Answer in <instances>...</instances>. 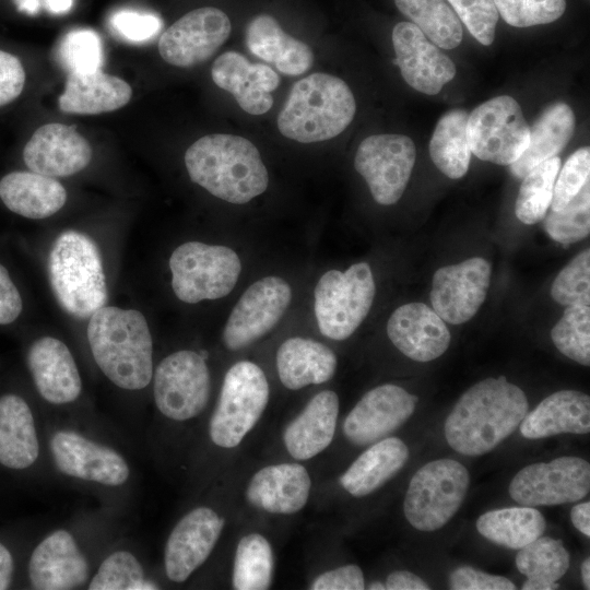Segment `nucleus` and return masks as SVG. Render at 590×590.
Listing matches in <instances>:
<instances>
[{"label":"nucleus","instance_id":"obj_1","mask_svg":"<svg viewBox=\"0 0 590 590\" xmlns=\"http://www.w3.org/2000/svg\"><path fill=\"white\" fill-rule=\"evenodd\" d=\"M524 392L505 376L469 388L445 421L448 445L464 456H481L511 435L528 413Z\"/></svg>","mask_w":590,"mask_h":590},{"label":"nucleus","instance_id":"obj_2","mask_svg":"<svg viewBox=\"0 0 590 590\" xmlns=\"http://www.w3.org/2000/svg\"><path fill=\"white\" fill-rule=\"evenodd\" d=\"M190 179L212 196L245 204L262 194L269 175L256 145L235 134L201 137L185 153Z\"/></svg>","mask_w":590,"mask_h":590},{"label":"nucleus","instance_id":"obj_3","mask_svg":"<svg viewBox=\"0 0 590 590\" xmlns=\"http://www.w3.org/2000/svg\"><path fill=\"white\" fill-rule=\"evenodd\" d=\"M86 333L95 363L114 385L140 390L150 384L153 343L139 310L103 306L90 317Z\"/></svg>","mask_w":590,"mask_h":590},{"label":"nucleus","instance_id":"obj_4","mask_svg":"<svg viewBox=\"0 0 590 590\" xmlns=\"http://www.w3.org/2000/svg\"><path fill=\"white\" fill-rule=\"evenodd\" d=\"M356 113L355 97L340 78L322 72L294 83L278 116L282 135L315 143L341 134Z\"/></svg>","mask_w":590,"mask_h":590},{"label":"nucleus","instance_id":"obj_5","mask_svg":"<svg viewBox=\"0 0 590 590\" xmlns=\"http://www.w3.org/2000/svg\"><path fill=\"white\" fill-rule=\"evenodd\" d=\"M48 273L62 309L79 319L91 317L107 302V284L99 250L86 234L66 231L55 240Z\"/></svg>","mask_w":590,"mask_h":590},{"label":"nucleus","instance_id":"obj_6","mask_svg":"<svg viewBox=\"0 0 590 590\" xmlns=\"http://www.w3.org/2000/svg\"><path fill=\"white\" fill-rule=\"evenodd\" d=\"M375 293L374 275L366 262L354 263L343 272L327 271L314 291L321 334L337 341L351 337L368 315Z\"/></svg>","mask_w":590,"mask_h":590},{"label":"nucleus","instance_id":"obj_7","mask_svg":"<svg viewBox=\"0 0 590 590\" xmlns=\"http://www.w3.org/2000/svg\"><path fill=\"white\" fill-rule=\"evenodd\" d=\"M169 269L175 295L196 304L228 295L238 281L241 262L229 247L187 241L170 255Z\"/></svg>","mask_w":590,"mask_h":590},{"label":"nucleus","instance_id":"obj_8","mask_svg":"<svg viewBox=\"0 0 590 590\" xmlns=\"http://www.w3.org/2000/svg\"><path fill=\"white\" fill-rule=\"evenodd\" d=\"M269 384L263 370L252 362L241 361L226 373L219 402L211 416L212 441L234 448L253 428L269 401Z\"/></svg>","mask_w":590,"mask_h":590},{"label":"nucleus","instance_id":"obj_9","mask_svg":"<svg viewBox=\"0 0 590 590\" xmlns=\"http://www.w3.org/2000/svg\"><path fill=\"white\" fill-rule=\"evenodd\" d=\"M469 484L467 468L456 460L424 464L409 483L403 504L406 520L420 531L440 529L461 507Z\"/></svg>","mask_w":590,"mask_h":590},{"label":"nucleus","instance_id":"obj_10","mask_svg":"<svg viewBox=\"0 0 590 590\" xmlns=\"http://www.w3.org/2000/svg\"><path fill=\"white\" fill-rule=\"evenodd\" d=\"M471 153L497 165H510L527 149L530 126L518 102L508 95L491 98L468 116Z\"/></svg>","mask_w":590,"mask_h":590},{"label":"nucleus","instance_id":"obj_11","mask_svg":"<svg viewBox=\"0 0 590 590\" xmlns=\"http://www.w3.org/2000/svg\"><path fill=\"white\" fill-rule=\"evenodd\" d=\"M210 389L205 358L190 350L166 356L154 373L155 404L169 420L181 422L198 416L209 401Z\"/></svg>","mask_w":590,"mask_h":590},{"label":"nucleus","instance_id":"obj_12","mask_svg":"<svg viewBox=\"0 0 590 590\" xmlns=\"http://www.w3.org/2000/svg\"><path fill=\"white\" fill-rule=\"evenodd\" d=\"M415 158V144L408 135L373 134L359 143L354 167L367 182L374 200L391 205L402 197Z\"/></svg>","mask_w":590,"mask_h":590},{"label":"nucleus","instance_id":"obj_13","mask_svg":"<svg viewBox=\"0 0 590 590\" xmlns=\"http://www.w3.org/2000/svg\"><path fill=\"white\" fill-rule=\"evenodd\" d=\"M590 491V464L564 456L521 469L509 484L511 498L527 507L554 506L585 498Z\"/></svg>","mask_w":590,"mask_h":590},{"label":"nucleus","instance_id":"obj_14","mask_svg":"<svg viewBox=\"0 0 590 590\" xmlns=\"http://www.w3.org/2000/svg\"><path fill=\"white\" fill-rule=\"evenodd\" d=\"M292 299L290 284L280 276H266L251 284L234 306L223 330L231 351L244 349L272 330Z\"/></svg>","mask_w":590,"mask_h":590},{"label":"nucleus","instance_id":"obj_15","mask_svg":"<svg viewBox=\"0 0 590 590\" xmlns=\"http://www.w3.org/2000/svg\"><path fill=\"white\" fill-rule=\"evenodd\" d=\"M232 23L214 7L194 9L164 31L158 52L167 63L189 68L210 59L227 40Z\"/></svg>","mask_w":590,"mask_h":590},{"label":"nucleus","instance_id":"obj_16","mask_svg":"<svg viewBox=\"0 0 590 590\" xmlns=\"http://www.w3.org/2000/svg\"><path fill=\"white\" fill-rule=\"evenodd\" d=\"M491 273L489 262L480 257L439 268L430 291L434 311L451 324L469 321L486 298Z\"/></svg>","mask_w":590,"mask_h":590},{"label":"nucleus","instance_id":"obj_17","mask_svg":"<svg viewBox=\"0 0 590 590\" xmlns=\"http://www.w3.org/2000/svg\"><path fill=\"white\" fill-rule=\"evenodd\" d=\"M49 448L55 465L64 475L106 486H120L129 479L130 469L119 452L78 432L57 430Z\"/></svg>","mask_w":590,"mask_h":590},{"label":"nucleus","instance_id":"obj_18","mask_svg":"<svg viewBox=\"0 0 590 590\" xmlns=\"http://www.w3.org/2000/svg\"><path fill=\"white\" fill-rule=\"evenodd\" d=\"M417 401L416 396L399 386H378L365 393L347 414L344 436L356 446L384 439L409 420Z\"/></svg>","mask_w":590,"mask_h":590},{"label":"nucleus","instance_id":"obj_19","mask_svg":"<svg viewBox=\"0 0 590 590\" xmlns=\"http://www.w3.org/2000/svg\"><path fill=\"white\" fill-rule=\"evenodd\" d=\"M391 38L401 75L417 92L435 95L455 78L453 61L413 23L396 24Z\"/></svg>","mask_w":590,"mask_h":590},{"label":"nucleus","instance_id":"obj_20","mask_svg":"<svg viewBox=\"0 0 590 590\" xmlns=\"http://www.w3.org/2000/svg\"><path fill=\"white\" fill-rule=\"evenodd\" d=\"M224 522L223 518L208 507L194 508L177 522L164 552L165 571L169 580L184 582L206 560Z\"/></svg>","mask_w":590,"mask_h":590},{"label":"nucleus","instance_id":"obj_21","mask_svg":"<svg viewBox=\"0 0 590 590\" xmlns=\"http://www.w3.org/2000/svg\"><path fill=\"white\" fill-rule=\"evenodd\" d=\"M23 160L31 172L68 177L90 164L92 149L73 126L54 122L36 129L23 149Z\"/></svg>","mask_w":590,"mask_h":590},{"label":"nucleus","instance_id":"obj_22","mask_svg":"<svg viewBox=\"0 0 590 590\" xmlns=\"http://www.w3.org/2000/svg\"><path fill=\"white\" fill-rule=\"evenodd\" d=\"M211 76L216 86L234 96L244 111L255 116L272 108L271 93L280 84V78L271 67L251 63L234 50L225 51L214 60Z\"/></svg>","mask_w":590,"mask_h":590},{"label":"nucleus","instance_id":"obj_23","mask_svg":"<svg viewBox=\"0 0 590 590\" xmlns=\"http://www.w3.org/2000/svg\"><path fill=\"white\" fill-rule=\"evenodd\" d=\"M30 581L39 590H70L83 586L90 576L86 557L67 530H56L33 551Z\"/></svg>","mask_w":590,"mask_h":590},{"label":"nucleus","instance_id":"obj_24","mask_svg":"<svg viewBox=\"0 0 590 590\" xmlns=\"http://www.w3.org/2000/svg\"><path fill=\"white\" fill-rule=\"evenodd\" d=\"M387 334L401 353L416 362L439 357L451 339L445 321L423 303L398 307L388 320Z\"/></svg>","mask_w":590,"mask_h":590},{"label":"nucleus","instance_id":"obj_25","mask_svg":"<svg viewBox=\"0 0 590 590\" xmlns=\"http://www.w3.org/2000/svg\"><path fill=\"white\" fill-rule=\"evenodd\" d=\"M27 366L37 391L47 402L67 404L80 396V373L62 341L52 337L37 339L28 349Z\"/></svg>","mask_w":590,"mask_h":590},{"label":"nucleus","instance_id":"obj_26","mask_svg":"<svg viewBox=\"0 0 590 590\" xmlns=\"http://www.w3.org/2000/svg\"><path fill=\"white\" fill-rule=\"evenodd\" d=\"M311 481L307 470L298 463L268 465L250 480L246 497L256 508L290 515L300 510L309 497Z\"/></svg>","mask_w":590,"mask_h":590},{"label":"nucleus","instance_id":"obj_27","mask_svg":"<svg viewBox=\"0 0 590 590\" xmlns=\"http://www.w3.org/2000/svg\"><path fill=\"white\" fill-rule=\"evenodd\" d=\"M245 39L252 55L272 63L285 75H300L314 63L310 47L285 33L270 14L253 16L246 26Z\"/></svg>","mask_w":590,"mask_h":590},{"label":"nucleus","instance_id":"obj_28","mask_svg":"<svg viewBox=\"0 0 590 590\" xmlns=\"http://www.w3.org/2000/svg\"><path fill=\"white\" fill-rule=\"evenodd\" d=\"M590 432V398L576 390L556 391L524 416L520 433L527 439Z\"/></svg>","mask_w":590,"mask_h":590},{"label":"nucleus","instance_id":"obj_29","mask_svg":"<svg viewBox=\"0 0 590 590\" xmlns=\"http://www.w3.org/2000/svg\"><path fill=\"white\" fill-rule=\"evenodd\" d=\"M338 414L337 393L331 390L317 393L284 430L288 453L297 460H307L324 450L333 439Z\"/></svg>","mask_w":590,"mask_h":590},{"label":"nucleus","instance_id":"obj_30","mask_svg":"<svg viewBox=\"0 0 590 590\" xmlns=\"http://www.w3.org/2000/svg\"><path fill=\"white\" fill-rule=\"evenodd\" d=\"M131 96L132 88L125 80L99 69L68 74L58 105L67 114L98 115L123 107Z\"/></svg>","mask_w":590,"mask_h":590},{"label":"nucleus","instance_id":"obj_31","mask_svg":"<svg viewBox=\"0 0 590 590\" xmlns=\"http://www.w3.org/2000/svg\"><path fill=\"white\" fill-rule=\"evenodd\" d=\"M337 365V356L331 349L307 338H290L276 352L279 378L291 390L330 380Z\"/></svg>","mask_w":590,"mask_h":590},{"label":"nucleus","instance_id":"obj_32","mask_svg":"<svg viewBox=\"0 0 590 590\" xmlns=\"http://www.w3.org/2000/svg\"><path fill=\"white\" fill-rule=\"evenodd\" d=\"M0 199L10 211L38 220L57 213L67 201V191L52 177L12 172L0 180Z\"/></svg>","mask_w":590,"mask_h":590},{"label":"nucleus","instance_id":"obj_33","mask_svg":"<svg viewBox=\"0 0 590 590\" xmlns=\"http://www.w3.org/2000/svg\"><path fill=\"white\" fill-rule=\"evenodd\" d=\"M576 129V116L566 103L557 102L543 110L530 127V140L521 156L510 164L511 174L522 179L535 165L557 156Z\"/></svg>","mask_w":590,"mask_h":590},{"label":"nucleus","instance_id":"obj_34","mask_svg":"<svg viewBox=\"0 0 590 590\" xmlns=\"http://www.w3.org/2000/svg\"><path fill=\"white\" fill-rule=\"evenodd\" d=\"M39 444L32 411L16 394L0 397V463L26 469L38 458Z\"/></svg>","mask_w":590,"mask_h":590},{"label":"nucleus","instance_id":"obj_35","mask_svg":"<svg viewBox=\"0 0 590 590\" xmlns=\"http://www.w3.org/2000/svg\"><path fill=\"white\" fill-rule=\"evenodd\" d=\"M341 475L340 484L355 497L366 496L393 477L409 458L406 445L397 437L371 444Z\"/></svg>","mask_w":590,"mask_h":590},{"label":"nucleus","instance_id":"obj_36","mask_svg":"<svg viewBox=\"0 0 590 590\" xmlns=\"http://www.w3.org/2000/svg\"><path fill=\"white\" fill-rule=\"evenodd\" d=\"M468 116L460 108L447 111L438 120L429 141L433 163L451 179L463 177L470 166L472 153L467 135Z\"/></svg>","mask_w":590,"mask_h":590},{"label":"nucleus","instance_id":"obj_37","mask_svg":"<svg viewBox=\"0 0 590 590\" xmlns=\"http://www.w3.org/2000/svg\"><path fill=\"white\" fill-rule=\"evenodd\" d=\"M545 519L533 507H511L487 511L476 521V529L488 541L520 550L545 530Z\"/></svg>","mask_w":590,"mask_h":590},{"label":"nucleus","instance_id":"obj_38","mask_svg":"<svg viewBox=\"0 0 590 590\" xmlns=\"http://www.w3.org/2000/svg\"><path fill=\"white\" fill-rule=\"evenodd\" d=\"M516 566L527 577L522 590H554L569 568V553L560 540L541 535L519 550Z\"/></svg>","mask_w":590,"mask_h":590},{"label":"nucleus","instance_id":"obj_39","mask_svg":"<svg viewBox=\"0 0 590 590\" xmlns=\"http://www.w3.org/2000/svg\"><path fill=\"white\" fill-rule=\"evenodd\" d=\"M394 3L437 47L452 49L461 44V22L446 0H394Z\"/></svg>","mask_w":590,"mask_h":590},{"label":"nucleus","instance_id":"obj_40","mask_svg":"<svg viewBox=\"0 0 590 590\" xmlns=\"http://www.w3.org/2000/svg\"><path fill=\"white\" fill-rule=\"evenodd\" d=\"M273 553L269 541L259 533H249L236 547L233 566V588L266 590L273 573Z\"/></svg>","mask_w":590,"mask_h":590},{"label":"nucleus","instance_id":"obj_41","mask_svg":"<svg viewBox=\"0 0 590 590\" xmlns=\"http://www.w3.org/2000/svg\"><path fill=\"white\" fill-rule=\"evenodd\" d=\"M560 158L554 156L535 165L523 178L515 203V213L527 225L540 222L546 214L553 196Z\"/></svg>","mask_w":590,"mask_h":590},{"label":"nucleus","instance_id":"obj_42","mask_svg":"<svg viewBox=\"0 0 590 590\" xmlns=\"http://www.w3.org/2000/svg\"><path fill=\"white\" fill-rule=\"evenodd\" d=\"M556 349L568 358L590 365V306L569 305L551 330Z\"/></svg>","mask_w":590,"mask_h":590},{"label":"nucleus","instance_id":"obj_43","mask_svg":"<svg viewBox=\"0 0 590 590\" xmlns=\"http://www.w3.org/2000/svg\"><path fill=\"white\" fill-rule=\"evenodd\" d=\"M90 590H153L157 585L148 580L138 558L128 551H116L99 565Z\"/></svg>","mask_w":590,"mask_h":590},{"label":"nucleus","instance_id":"obj_44","mask_svg":"<svg viewBox=\"0 0 590 590\" xmlns=\"http://www.w3.org/2000/svg\"><path fill=\"white\" fill-rule=\"evenodd\" d=\"M543 226L557 243L568 245L581 240L590 232V181L558 211L544 215Z\"/></svg>","mask_w":590,"mask_h":590},{"label":"nucleus","instance_id":"obj_45","mask_svg":"<svg viewBox=\"0 0 590 590\" xmlns=\"http://www.w3.org/2000/svg\"><path fill=\"white\" fill-rule=\"evenodd\" d=\"M57 59L68 74L99 70L104 59L102 39L93 30H73L59 42Z\"/></svg>","mask_w":590,"mask_h":590},{"label":"nucleus","instance_id":"obj_46","mask_svg":"<svg viewBox=\"0 0 590 590\" xmlns=\"http://www.w3.org/2000/svg\"><path fill=\"white\" fill-rule=\"evenodd\" d=\"M552 298L560 305H589L590 250L577 255L556 276L551 287Z\"/></svg>","mask_w":590,"mask_h":590},{"label":"nucleus","instance_id":"obj_47","mask_svg":"<svg viewBox=\"0 0 590 590\" xmlns=\"http://www.w3.org/2000/svg\"><path fill=\"white\" fill-rule=\"evenodd\" d=\"M498 14L514 27L543 25L558 20L566 0H494Z\"/></svg>","mask_w":590,"mask_h":590},{"label":"nucleus","instance_id":"obj_48","mask_svg":"<svg viewBox=\"0 0 590 590\" xmlns=\"http://www.w3.org/2000/svg\"><path fill=\"white\" fill-rule=\"evenodd\" d=\"M469 33L482 45L495 39L498 11L494 0H447Z\"/></svg>","mask_w":590,"mask_h":590},{"label":"nucleus","instance_id":"obj_49","mask_svg":"<svg viewBox=\"0 0 590 590\" xmlns=\"http://www.w3.org/2000/svg\"><path fill=\"white\" fill-rule=\"evenodd\" d=\"M558 178L555 180L551 210H562L589 181L590 176V149L580 148L566 161Z\"/></svg>","mask_w":590,"mask_h":590},{"label":"nucleus","instance_id":"obj_50","mask_svg":"<svg viewBox=\"0 0 590 590\" xmlns=\"http://www.w3.org/2000/svg\"><path fill=\"white\" fill-rule=\"evenodd\" d=\"M109 24L120 37L131 43L151 39L162 27V22L155 14L129 9L114 13Z\"/></svg>","mask_w":590,"mask_h":590},{"label":"nucleus","instance_id":"obj_51","mask_svg":"<svg viewBox=\"0 0 590 590\" xmlns=\"http://www.w3.org/2000/svg\"><path fill=\"white\" fill-rule=\"evenodd\" d=\"M449 588L453 590H514L516 586L504 576L491 575L463 566L451 571Z\"/></svg>","mask_w":590,"mask_h":590},{"label":"nucleus","instance_id":"obj_52","mask_svg":"<svg viewBox=\"0 0 590 590\" xmlns=\"http://www.w3.org/2000/svg\"><path fill=\"white\" fill-rule=\"evenodd\" d=\"M25 79V70L20 59L0 49V107L21 95Z\"/></svg>","mask_w":590,"mask_h":590},{"label":"nucleus","instance_id":"obj_53","mask_svg":"<svg viewBox=\"0 0 590 590\" xmlns=\"http://www.w3.org/2000/svg\"><path fill=\"white\" fill-rule=\"evenodd\" d=\"M364 575L356 565H345L319 575L310 586L312 590H363Z\"/></svg>","mask_w":590,"mask_h":590},{"label":"nucleus","instance_id":"obj_54","mask_svg":"<svg viewBox=\"0 0 590 590\" xmlns=\"http://www.w3.org/2000/svg\"><path fill=\"white\" fill-rule=\"evenodd\" d=\"M22 298L8 270L0 263V324L13 322L22 311Z\"/></svg>","mask_w":590,"mask_h":590},{"label":"nucleus","instance_id":"obj_55","mask_svg":"<svg viewBox=\"0 0 590 590\" xmlns=\"http://www.w3.org/2000/svg\"><path fill=\"white\" fill-rule=\"evenodd\" d=\"M388 590H427L429 586L418 576L406 570L391 573L385 583Z\"/></svg>","mask_w":590,"mask_h":590},{"label":"nucleus","instance_id":"obj_56","mask_svg":"<svg viewBox=\"0 0 590 590\" xmlns=\"http://www.w3.org/2000/svg\"><path fill=\"white\" fill-rule=\"evenodd\" d=\"M570 519L574 527L586 536H590V503H581L571 508Z\"/></svg>","mask_w":590,"mask_h":590},{"label":"nucleus","instance_id":"obj_57","mask_svg":"<svg viewBox=\"0 0 590 590\" xmlns=\"http://www.w3.org/2000/svg\"><path fill=\"white\" fill-rule=\"evenodd\" d=\"M13 575V558L10 551L0 542V590L8 589Z\"/></svg>","mask_w":590,"mask_h":590},{"label":"nucleus","instance_id":"obj_58","mask_svg":"<svg viewBox=\"0 0 590 590\" xmlns=\"http://www.w3.org/2000/svg\"><path fill=\"white\" fill-rule=\"evenodd\" d=\"M582 582L586 589H590V560L586 558L581 564Z\"/></svg>","mask_w":590,"mask_h":590},{"label":"nucleus","instance_id":"obj_59","mask_svg":"<svg viewBox=\"0 0 590 590\" xmlns=\"http://www.w3.org/2000/svg\"><path fill=\"white\" fill-rule=\"evenodd\" d=\"M368 589H370V590H384V589H386V587H385V583L379 582V581H375V582H371L368 586Z\"/></svg>","mask_w":590,"mask_h":590}]
</instances>
